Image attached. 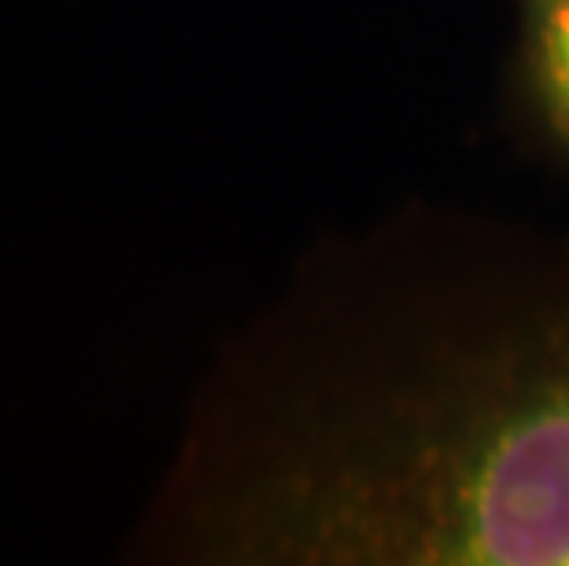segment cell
<instances>
[{
	"label": "cell",
	"instance_id": "cell-1",
	"mask_svg": "<svg viewBox=\"0 0 569 566\" xmlns=\"http://www.w3.org/2000/svg\"><path fill=\"white\" fill-rule=\"evenodd\" d=\"M511 287V284H507ZM338 349L269 317L210 379L140 548L239 566H569V265Z\"/></svg>",
	"mask_w": 569,
	"mask_h": 566
},
{
	"label": "cell",
	"instance_id": "cell-2",
	"mask_svg": "<svg viewBox=\"0 0 569 566\" xmlns=\"http://www.w3.org/2000/svg\"><path fill=\"white\" fill-rule=\"evenodd\" d=\"M515 100L569 173V0H515Z\"/></svg>",
	"mask_w": 569,
	"mask_h": 566
}]
</instances>
